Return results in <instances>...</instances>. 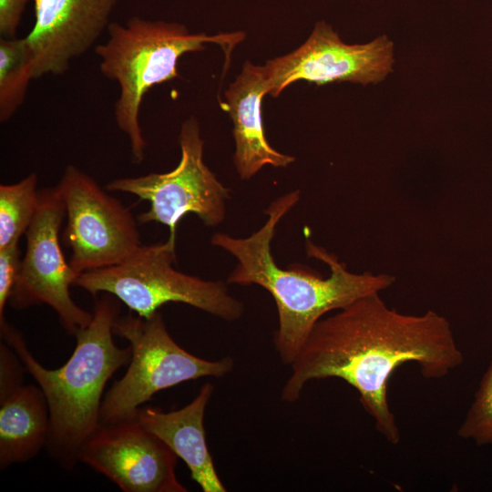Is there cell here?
<instances>
[{"mask_svg":"<svg viewBox=\"0 0 492 492\" xmlns=\"http://www.w3.org/2000/svg\"><path fill=\"white\" fill-rule=\"evenodd\" d=\"M113 333L129 342L132 354L126 374L103 397L100 424L132 418L158 392L200 377H222L234 367L230 356L210 361L187 352L170 336L159 311L148 318L130 311L118 316Z\"/></svg>","mask_w":492,"mask_h":492,"instance_id":"8992f818","label":"cell"},{"mask_svg":"<svg viewBox=\"0 0 492 492\" xmlns=\"http://www.w3.org/2000/svg\"><path fill=\"white\" fill-rule=\"evenodd\" d=\"M175 241L141 245L124 261L80 273L73 286L93 296L107 292L130 312L148 318L164 304L181 302L225 321L239 320L243 303L231 296L225 282L208 281L174 268Z\"/></svg>","mask_w":492,"mask_h":492,"instance_id":"5b68a950","label":"cell"},{"mask_svg":"<svg viewBox=\"0 0 492 492\" xmlns=\"http://www.w3.org/2000/svg\"><path fill=\"white\" fill-rule=\"evenodd\" d=\"M457 435L477 446L492 445V360Z\"/></svg>","mask_w":492,"mask_h":492,"instance_id":"ac0fdd59","label":"cell"},{"mask_svg":"<svg viewBox=\"0 0 492 492\" xmlns=\"http://www.w3.org/2000/svg\"><path fill=\"white\" fill-rule=\"evenodd\" d=\"M108 32V41L97 46L95 52L100 57L102 74L119 87L115 118L128 138L136 164L143 161L147 145L139 125L145 94L155 85L179 77L177 64L184 54L200 51L206 44L231 50L245 37L242 32L193 34L181 24L138 16L124 25L110 23Z\"/></svg>","mask_w":492,"mask_h":492,"instance_id":"277c9868","label":"cell"},{"mask_svg":"<svg viewBox=\"0 0 492 492\" xmlns=\"http://www.w3.org/2000/svg\"><path fill=\"white\" fill-rule=\"evenodd\" d=\"M34 78V58L26 38L0 40V121H7L25 100Z\"/></svg>","mask_w":492,"mask_h":492,"instance_id":"2e32d148","label":"cell"},{"mask_svg":"<svg viewBox=\"0 0 492 492\" xmlns=\"http://www.w3.org/2000/svg\"><path fill=\"white\" fill-rule=\"evenodd\" d=\"M19 245L0 250V326L5 324V310L19 272L21 259Z\"/></svg>","mask_w":492,"mask_h":492,"instance_id":"d6986e66","label":"cell"},{"mask_svg":"<svg viewBox=\"0 0 492 492\" xmlns=\"http://www.w3.org/2000/svg\"><path fill=\"white\" fill-rule=\"evenodd\" d=\"M66 209L57 188L40 192V206L28 228L26 249L8 302L15 309L50 306L70 335L87 327L93 313L79 307L69 288L78 276L65 259L59 232Z\"/></svg>","mask_w":492,"mask_h":492,"instance_id":"9c48e42d","label":"cell"},{"mask_svg":"<svg viewBox=\"0 0 492 492\" xmlns=\"http://www.w3.org/2000/svg\"><path fill=\"white\" fill-rule=\"evenodd\" d=\"M393 64L394 45L386 36L364 45H348L330 25L320 21L301 46L268 60L263 68L267 94L277 97L299 80L317 85L335 81L376 84L393 70Z\"/></svg>","mask_w":492,"mask_h":492,"instance_id":"30bf717a","label":"cell"},{"mask_svg":"<svg viewBox=\"0 0 492 492\" xmlns=\"http://www.w3.org/2000/svg\"><path fill=\"white\" fill-rule=\"evenodd\" d=\"M28 0H0V34L15 36L17 27Z\"/></svg>","mask_w":492,"mask_h":492,"instance_id":"44dd1931","label":"cell"},{"mask_svg":"<svg viewBox=\"0 0 492 492\" xmlns=\"http://www.w3.org/2000/svg\"><path fill=\"white\" fill-rule=\"evenodd\" d=\"M181 157L169 172L120 178L108 182L109 191L125 192L147 200L149 210L141 213V224L157 222L169 227V237L176 241L178 223L194 213L206 225H220L226 216L231 190L225 187L203 160L204 142L197 119H186L179 131Z\"/></svg>","mask_w":492,"mask_h":492,"instance_id":"52a82bcc","label":"cell"},{"mask_svg":"<svg viewBox=\"0 0 492 492\" xmlns=\"http://www.w3.org/2000/svg\"><path fill=\"white\" fill-rule=\"evenodd\" d=\"M26 367L6 343H0V397L23 384Z\"/></svg>","mask_w":492,"mask_h":492,"instance_id":"ffe728a7","label":"cell"},{"mask_svg":"<svg viewBox=\"0 0 492 492\" xmlns=\"http://www.w3.org/2000/svg\"><path fill=\"white\" fill-rule=\"evenodd\" d=\"M463 360L446 318L433 311L401 313L374 293L318 321L291 364L281 398L296 402L308 382L340 378L356 389L376 430L397 445L400 431L387 399L391 374L415 363L425 378L438 379Z\"/></svg>","mask_w":492,"mask_h":492,"instance_id":"6da1fadb","label":"cell"},{"mask_svg":"<svg viewBox=\"0 0 492 492\" xmlns=\"http://www.w3.org/2000/svg\"><path fill=\"white\" fill-rule=\"evenodd\" d=\"M56 188L66 209L62 238L77 275L118 264L142 245L130 210L89 175L68 165Z\"/></svg>","mask_w":492,"mask_h":492,"instance_id":"ba28073f","label":"cell"},{"mask_svg":"<svg viewBox=\"0 0 492 492\" xmlns=\"http://www.w3.org/2000/svg\"><path fill=\"white\" fill-rule=\"evenodd\" d=\"M179 457L135 417L100 424L78 460L124 492H186L176 477Z\"/></svg>","mask_w":492,"mask_h":492,"instance_id":"8fae6325","label":"cell"},{"mask_svg":"<svg viewBox=\"0 0 492 492\" xmlns=\"http://www.w3.org/2000/svg\"><path fill=\"white\" fill-rule=\"evenodd\" d=\"M49 430L48 405L39 385L21 384L0 397V469L36 457Z\"/></svg>","mask_w":492,"mask_h":492,"instance_id":"9a60e30c","label":"cell"},{"mask_svg":"<svg viewBox=\"0 0 492 492\" xmlns=\"http://www.w3.org/2000/svg\"><path fill=\"white\" fill-rule=\"evenodd\" d=\"M213 390L211 383H205L196 397L179 410L139 407L134 417L185 462L203 492H226L208 448L203 423Z\"/></svg>","mask_w":492,"mask_h":492,"instance_id":"5bb4252c","label":"cell"},{"mask_svg":"<svg viewBox=\"0 0 492 492\" xmlns=\"http://www.w3.org/2000/svg\"><path fill=\"white\" fill-rule=\"evenodd\" d=\"M37 176L30 173L20 181L0 185V250L19 243L36 216L40 191Z\"/></svg>","mask_w":492,"mask_h":492,"instance_id":"e0dca14e","label":"cell"},{"mask_svg":"<svg viewBox=\"0 0 492 492\" xmlns=\"http://www.w3.org/2000/svg\"><path fill=\"white\" fill-rule=\"evenodd\" d=\"M267 84L263 66L246 61L224 93L233 122V162L242 180H249L264 166L285 168L295 160L294 157L273 149L265 137L261 101L267 94Z\"/></svg>","mask_w":492,"mask_h":492,"instance_id":"4fadbf2b","label":"cell"},{"mask_svg":"<svg viewBox=\"0 0 492 492\" xmlns=\"http://www.w3.org/2000/svg\"><path fill=\"white\" fill-rule=\"evenodd\" d=\"M116 299L103 295L97 300L91 322L75 334L77 343L72 355L54 370L35 358L16 328L8 323L0 327L1 337L45 394L50 415L46 448L66 469L79 462L80 449L100 425L108 381L131 359L130 345L119 348L113 340V324L119 316Z\"/></svg>","mask_w":492,"mask_h":492,"instance_id":"3957f363","label":"cell"},{"mask_svg":"<svg viewBox=\"0 0 492 492\" xmlns=\"http://www.w3.org/2000/svg\"><path fill=\"white\" fill-rule=\"evenodd\" d=\"M299 200V190L275 199L265 210L268 219L264 224L249 237L236 238L217 232L210 240L212 245L226 251L237 261L227 278L228 283L256 284L272 296L278 311L274 345L281 361L290 366L325 313L343 309L367 295L380 293L395 280L387 273L352 272L334 254L310 241L306 244L308 256L330 267L328 277L304 265L294 264L287 269L278 266L271 247L275 229Z\"/></svg>","mask_w":492,"mask_h":492,"instance_id":"7a4b0ae2","label":"cell"},{"mask_svg":"<svg viewBox=\"0 0 492 492\" xmlns=\"http://www.w3.org/2000/svg\"><path fill=\"white\" fill-rule=\"evenodd\" d=\"M117 0H35V24L26 37L34 78L61 75L108 28Z\"/></svg>","mask_w":492,"mask_h":492,"instance_id":"7c38bea8","label":"cell"}]
</instances>
